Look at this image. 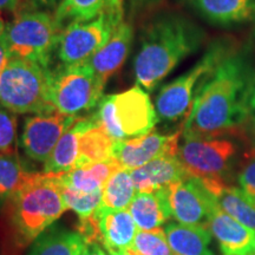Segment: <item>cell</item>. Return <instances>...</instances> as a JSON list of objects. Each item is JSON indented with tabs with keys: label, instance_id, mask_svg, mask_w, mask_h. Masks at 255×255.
<instances>
[{
	"label": "cell",
	"instance_id": "1",
	"mask_svg": "<svg viewBox=\"0 0 255 255\" xmlns=\"http://www.w3.org/2000/svg\"><path fill=\"white\" fill-rule=\"evenodd\" d=\"M251 73L245 57L232 51L202 79L182 127L184 139L246 135V94Z\"/></svg>",
	"mask_w": 255,
	"mask_h": 255
},
{
	"label": "cell",
	"instance_id": "2",
	"mask_svg": "<svg viewBox=\"0 0 255 255\" xmlns=\"http://www.w3.org/2000/svg\"><path fill=\"white\" fill-rule=\"evenodd\" d=\"M203 31L180 14L156 17L144 28L133 62L136 84L146 91L157 87L202 44Z\"/></svg>",
	"mask_w": 255,
	"mask_h": 255
},
{
	"label": "cell",
	"instance_id": "3",
	"mask_svg": "<svg viewBox=\"0 0 255 255\" xmlns=\"http://www.w3.org/2000/svg\"><path fill=\"white\" fill-rule=\"evenodd\" d=\"M9 202L19 237L25 242L36 240L69 209L63 197V174L32 173Z\"/></svg>",
	"mask_w": 255,
	"mask_h": 255
},
{
	"label": "cell",
	"instance_id": "4",
	"mask_svg": "<svg viewBox=\"0 0 255 255\" xmlns=\"http://www.w3.org/2000/svg\"><path fill=\"white\" fill-rule=\"evenodd\" d=\"M50 68L11 58L0 73V105L13 114H44L55 110L50 98Z\"/></svg>",
	"mask_w": 255,
	"mask_h": 255
},
{
	"label": "cell",
	"instance_id": "5",
	"mask_svg": "<svg viewBox=\"0 0 255 255\" xmlns=\"http://www.w3.org/2000/svg\"><path fill=\"white\" fill-rule=\"evenodd\" d=\"M239 145L229 137L184 139L178 146L177 158L188 176L196 178L209 193L218 197L232 186V171Z\"/></svg>",
	"mask_w": 255,
	"mask_h": 255
},
{
	"label": "cell",
	"instance_id": "6",
	"mask_svg": "<svg viewBox=\"0 0 255 255\" xmlns=\"http://www.w3.org/2000/svg\"><path fill=\"white\" fill-rule=\"evenodd\" d=\"M63 27L55 15L43 11H26L6 25L2 36L11 58H19L50 68Z\"/></svg>",
	"mask_w": 255,
	"mask_h": 255
},
{
	"label": "cell",
	"instance_id": "7",
	"mask_svg": "<svg viewBox=\"0 0 255 255\" xmlns=\"http://www.w3.org/2000/svg\"><path fill=\"white\" fill-rule=\"evenodd\" d=\"M105 84L87 64L62 66L51 73V103L59 113L78 117L97 107Z\"/></svg>",
	"mask_w": 255,
	"mask_h": 255
},
{
	"label": "cell",
	"instance_id": "8",
	"mask_svg": "<svg viewBox=\"0 0 255 255\" xmlns=\"http://www.w3.org/2000/svg\"><path fill=\"white\" fill-rule=\"evenodd\" d=\"M232 51L227 41H216L189 71L164 85L155 102L158 119L165 122H176L187 117L193 105L197 83L209 75Z\"/></svg>",
	"mask_w": 255,
	"mask_h": 255
},
{
	"label": "cell",
	"instance_id": "9",
	"mask_svg": "<svg viewBox=\"0 0 255 255\" xmlns=\"http://www.w3.org/2000/svg\"><path fill=\"white\" fill-rule=\"evenodd\" d=\"M122 8L105 11L91 20L75 21L63 28L57 45V57L63 66L87 63L110 39L122 23Z\"/></svg>",
	"mask_w": 255,
	"mask_h": 255
},
{
	"label": "cell",
	"instance_id": "10",
	"mask_svg": "<svg viewBox=\"0 0 255 255\" xmlns=\"http://www.w3.org/2000/svg\"><path fill=\"white\" fill-rule=\"evenodd\" d=\"M168 201L171 216L182 225L208 226L218 200L196 178L188 176L168 188Z\"/></svg>",
	"mask_w": 255,
	"mask_h": 255
},
{
	"label": "cell",
	"instance_id": "11",
	"mask_svg": "<svg viewBox=\"0 0 255 255\" xmlns=\"http://www.w3.org/2000/svg\"><path fill=\"white\" fill-rule=\"evenodd\" d=\"M78 117L68 116L57 110L27 117L19 141L20 146L31 159L45 163L60 137Z\"/></svg>",
	"mask_w": 255,
	"mask_h": 255
},
{
	"label": "cell",
	"instance_id": "12",
	"mask_svg": "<svg viewBox=\"0 0 255 255\" xmlns=\"http://www.w3.org/2000/svg\"><path fill=\"white\" fill-rule=\"evenodd\" d=\"M181 135L182 129L171 135H161L151 130L144 135L126 138L116 143L114 157L123 168L133 170L161 156H177Z\"/></svg>",
	"mask_w": 255,
	"mask_h": 255
},
{
	"label": "cell",
	"instance_id": "13",
	"mask_svg": "<svg viewBox=\"0 0 255 255\" xmlns=\"http://www.w3.org/2000/svg\"><path fill=\"white\" fill-rule=\"evenodd\" d=\"M115 110L121 130L129 138L150 132L158 121L148 92L139 85L115 95Z\"/></svg>",
	"mask_w": 255,
	"mask_h": 255
},
{
	"label": "cell",
	"instance_id": "14",
	"mask_svg": "<svg viewBox=\"0 0 255 255\" xmlns=\"http://www.w3.org/2000/svg\"><path fill=\"white\" fill-rule=\"evenodd\" d=\"M207 228L216 239L223 255H253L255 233L223 212L220 206L213 212Z\"/></svg>",
	"mask_w": 255,
	"mask_h": 255
},
{
	"label": "cell",
	"instance_id": "15",
	"mask_svg": "<svg viewBox=\"0 0 255 255\" xmlns=\"http://www.w3.org/2000/svg\"><path fill=\"white\" fill-rule=\"evenodd\" d=\"M130 171L136 193L168 189L171 184L188 177L177 156H161Z\"/></svg>",
	"mask_w": 255,
	"mask_h": 255
},
{
	"label": "cell",
	"instance_id": "16",
	"mask_svg": "<svg viewBox=\"0 0 255 255\" xmlns=\"http://www.w3.org/2000/svg\"><path fill=\"white\" fill-rule=\"evenodd\" d=\"M132 38V26L127 21H122L108 43L84 64H87L96 76L107 83L108 79L119 71L126 62Z\"/></svg>",
	"mask_w": 255,
	"mask_h": 255
},
{
	"label": "cell",
	"instance_id": "17",
	"mask_svg": "<svg viewBox=\"0 0 255 255\" xmlns=\"http://www.w3.org/2000/svg\"><path fill=\"white\" fill-rule=\"evenodd\" d=\"M95 123L92 115L79 116L77 121L63 133L50 157L44 163V173L64 174L76 168L78 156V144L81 135Z\"/></svg>",
	"mask_w": 255,
	"mask_h": 255
},
{
	"label": "cell",
	"instance_id": "18",
	"mask_svg": "<svg viewBox=\"0 0 255 255\" xmlns=\"http://www.w3.org/2000/svg\"><path fill=\"white\" fill-rule=\"evenodd\" d=\"M103 245L108 252L131 248L137 233V226L129 209L115 210L100 207L97 209Z\"/></svg>",
	"mask_w": 255,
	"mask_h": 255
},
{
	"label": "cell",
	"instance_id": "19",
	"mask_svg": "<svg viewBox=\"0 0 255 255\" xmlns=\"http://www.w3.org/2000/svg\"><path fill=\"white\" fill-rule=\"evenodd\" d=\"M197 14L213 25L228 26L248 20L255 9L254 0H186Z\"/></svg>",
	"mask_w": 255,
	"mask_h": 255
},
{
	"label": "cell",
	"instance_id": "20",
	"mask_svg": "<svg viewBox=\"0 0 255 255\" xmlns=\"http://www.w3.org/2000/svg\"><path fill=\"white\" fill-rule=\"evenodd\" d=\"M128 209L139 231L159 228L171 216L168 189L152 193H136Z\"/></svg>",
	"mask_w": 255,
	"mask_h": 255
},
{
	"label": "cell",
	"instance_id": "21",
	"mask_svg": "<svg viewBox=\"0 0 255 255\" xmlns=\"http://www.w3.org/2000/svg\"><path fill=\"white\" fill-rule=\"evenodd\" d=\"M164 232L173 255H214L210 251L212 234L208 228L173 222Z\"/></svg>",
	"mask_w": 255,
	"mask_h": 255
},
{
	"label": "cell",
	"instance_id": "22",
	"mask_svg": "<svg viewBox=\"0 0 255 255\" xmlns=\"http://www.w3.org/2000/svg\"><path fill=\"white\" fill-rule=\"evenodd\" d=\"M121 168H123L122 164L116 157L96 162L63 174V184L83 193H91L97 189H103V186L111 175Z\"/></svg>",
	"mask_w": 255,
	"mask_h": 255
},
{
	"label": "cell",
	"instance_id": "23",
	"mask_svg": "<svg viewBox=\"0 0 255 255\" xmlns=\"http://www.w3.org/2000/svg\"><path fill=\"white\" fill-rule=\"evenodd\" d=\"M116 143L117 141H115L95 121V123L89 127L79 138L76 168L113 158Z\"/></svg>",
	"mask_w": 255,
	"mask_h": 255
},
{
	"label": "cell",
	"instance_id": "24",
	"mask_svg": "<svg viewBox=\"0 0 255 255\" xmlns=\"http://www.w3.org/2000/svg\"><path fill=\"white\" fill-rule=\"evenodd\" d=\"M84 246L77 232L52 228L34 240L28 255H82Z\"/></svg>",
	"mask_w": 255,
	"mask_h": 255
},
{
	"label": "cell",
	"instance_id": "25",
	"mask_svg": "<svg viewBox=\"0 0 255 255\" xmlns=\"http://www.w3.org/2000/svg\"><path fill=\"white\" fill-rule=\"evenodd\" d=\"M115 8H122L121 0H65L56 8L53 15L64 28L75 21L91 20Z\"/></svg>",
	"mask_w": 255,
	"mask_h": 255
},
{
	"label": "cell",
	"instance_id": "26",
	"mask_svg": "<svg viewBox=\"0 0 255 255\" xmlns=\"http://www.w3.org/2000/svg\"><path fill=\"white\" fill-rule=\"evenodd\" d=\"M223 212L255 233V199L241 188L228 186L216 197Z\"/></svg>",
	"mask_w": 255,
	"mask_h": 255
},
{
	"label": "cell",
	"instance_id": "27",
	"mask_svg": "<svg viewBox=\"0 0 255 255\" xmlns=\"http://www.w3.org/2000/svg\"><path fill=\"white\" fill-rule=\"evenodd\" d=\"M136 195L131 171L121 168L109 177L103 186L102 207L122 210L129 208L130 203Z\"/></svg>",
	"mask_w": 255,
	"mask_h": 255
},
{
	"label": "cell",
	"instance_id": "28",
	"mask_svg": "<svg viewBox=\"0 0 255 255\" xmlns=\"http://www.w3.org/2000/svg\"><path fill=\"white\" fill-rule=\"evenodd\" d=\"M31 174L23 167L17 155H0V203L11 199Z\"/></svg>",
	"mask_w": 255,
	"mask_h": 255
},
{
	"label": "cell",
	"instance_id": "29",
	"mask_svg": "<svg viewBox=\"0 0 255 255\" xmlns=\"http://www.w3.org/2000/svg\"><path fill=\"white\" fill-rule=\"evenodd\" d=\"M131 250L138 255H173L164 229L161 227L152 231H137Z\"/></svg>",
	"mask_w": 255,
	"mask_h": 255
},
{
	"label": "cell",
	"instance_id": "30",
	"mask_svg": "<svg viewBox=\"0 0 255 255\" xmlns=\"http://www.w3.org/2000/svg\"><path fill=\"white\" fill-rule=\"evenodd\" d=\"M63 197L69 209H72L81 216L90 215L100 208L103 197V189H97L91 193H83L63 184Z\"/></svg>",
	"mask_w": 255,
	"mask_h": 255
},
{
	"label": "cell",
	"instance_id": "31",
	"mask_svg": "<svg viewBox=\"0 0 255 255\" xmlns=\"http://www.w3.org/2000/svg\"><path fill=\"white\" fill-rule=\"evenodd\" d=\"M96 123L103 128L115 141L120 142L127 137L117 123L116 110H115V95H108L102 98L100 103L96 107V111L92 114Z\"/></svg>",
	"mask_w": 255,
	"mask_h": 255
},
{
	"label": "cell",
	"instance_id": "32",
	"mask_svg": "<svg viewBox=\"0 0 255 255\" xmlns=\"http://www.w3.org/2000/svg\"><path fill=\"white\" fill-rule=\"evenodd\" d=\"M17 142V119L14 114L0 108V155L15 156Z\"/></svg>",
	"mask_w": 255,
	"mask_h": 255
},
{
	"label": "cell",
	"instance_id": "33",
	"mask_svg": "<svg viewBox=\"0 0 255 255\" xmlns=\"http://www.w3.org/2000/svg\"><path fill=\"white\" fill-rule=\"evenodd\" d=\"M77 233L81 235L85 245L98 244L103 245V235H102L100 219L97 210L90 215L81 216L77 226Z\"/></svg>",
	"mask_w": 255,
	"mask_h": 255
},
{
	"label": "cell",
	"instance_id": "34",
	"mask_svg": "<svg viewBox=\"0 0 255 255\" xmlns=\"http://www.w3.org/2000/svg\"><path fill=\"white\" fill-rule=\"evenodd\" d=\"M241 189L255 199V157H245L235 173Z\"/></svg>",
	"mask_w": 255,
	"mask_h": 255
},
{
	"label": "cell",
	"instance_id": "35",
	"mask_svg": "<svg viewBox=\"0 0 255 255\" xmlns=\"http://www.w3.org/2000/svg\"><path fill=\"white\" fill-rule=\"evenodd\" d=\"M246 105L250 114H255V77H252L247 88Z\"/></svg>",
	"mask_w": 255,
	"mask_h": 255
},
{
	"label": "cell",
	"instance_id": "36",
	"mask_svg": "<svg viewBox=\"0 0 255 255\" xmlns=\"http://www.w3.org/2000/svg\"><path fill=\"white\" fill-rule=\"evenodd\" d=\"M9 59H11V55H9L8 47L6 45L5 38L1 34L0 36V73L4 70Z\"/></svg>",
	"mask_w": 255,
	"mask_h": 255
},
{
	"label": "cell",
	"instance_id": "37",
	"mask_svg": "<svg viewBox=\"0 0 255 255\" xmlns=\"http://www.w3.org/2000/svg\"><path fill=\"white\" fill-rule=\"evenodd\" d=\"M82 255H107V253L98 244H89L85 245L84 250H83Z\"/></svg>",
	"mask_w": 255,
	"mask_h": 255
},
{
	"label": "cell",
	"instance_id": "38",
	"mask_svg": "<svg viewBox=\"0 0 255 255\" xmlns=\"http://www.w3.org/2000/svg\"><path fill=\"white\" fill-rule=\"evenodd\" d=\"M20 0H0V11H15Z\"/></svg>",
	"mask_w": 255,
	"mask_h": 255
},
{
	"label": "cell",
	"instance_id": "39",
	"mask_svg": "<svg viewBox=\"0 0 255 255\" xmlns=\"http://www.w3.org/2000/svg\"><path fill=\"white\" fill-rule=\"evenodd\" d=\"M34 4L38 6H45V7H53V6H58L65 0H32Z\"/></svg>",
	"mask_w": 255,
	"mask_h": 255
},
{
	"label": "cell",
	"instance_id": "40",
	"mask_svg": "<svg viewBox=\"0 0 255 255\" xmlns=\"http://www.w3.org/2000/svg\"><path fill=\"white\" fill-rule=\"evenodd\" d=\"M110 255H138L135 251L131 250V248H128V250L123 251H110Z\"/></svg>",
	"mask_w": 255,
	"mask_h": 255
},
{
	"label": "cell",
	"instance_id": "41",
	"mask_svg": "<svg viewBox=\"0 0 255 255\" xmlns=\"http://www.w3.org/2000/svg\"><path fill=\"white\" fill-rule=\"evenodd\" d=\"M244 156L245 157H255V145L252 146L251 149H248Z\"/></svg>",
	"mask_w": 255,
	"mask_h": 255
},
{
	"label": "cell",
	"instance_id": "42",
	"mask_svg": "<svg viewBox=\"0 0 255 255\" xmlns=\"http://www.w3.org/2000/svg\"><path fill=\"white\" fill-rule=\"evenodd\" d=\"M248 124H250V130H251V132L254 133V135H255V116H254V117H251L250 122H248Z\"/></svg>",
	"mask_w": 255,
	"mask_h": 255
},
{
	"label": "cell",
	"instance_id": "43",
	"mask_svg": "<svg viewBox=\"0 0 255 255\" xmlns=\"http://www.w3.org/2000/svg\"><path fill=\"white\" fill-rule=\"evenodd\" d=\"M5 27H6V24H5L4 19H2V17H1V14H0V36H1V34L4 33Z\"/></svg>",
	"mask_w": 255,
	"mask_h": 255
},
{
	"label": "cell",
	"instance_id": "44",
	"mask_svg": "<svg viewBox=\"0 0 255 255\" xmlns=\"http://www.w3.org/2000/svg\"><path fill=\"white\" fill-rule=\"evenodd\" d=\"M253 255H255V245H254V253H253Z\"/></svg>",
	"mask_w": 255,
	"mask_h": 255
}]
</instances>
